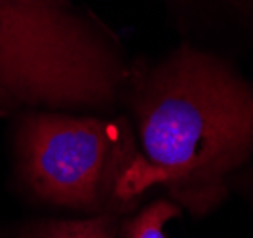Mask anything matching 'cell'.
<instances>
[{"mask_svg": "<svg viewBox=\"0 0 253 238\" xmlns=\"http://www.w3.org/2000/svg\"><path fill=\"white\" fill-rule=\"evenodd\" d=\"M23 179L42 200L78 212H126L147 192L124 118L29 111L17 128Z\"/></svg>", "mask_w": 253, "mask_h": 238, "instance_id": "3", "label": "cell"}, {"mask_svg": "<svg viewBox=\"0 0 253 238\" xmlns=\"http://www.w3.org/2000/svg\"><path fill=\"white\" fill-rule=\"evenodd\" d=\"M246 183L250 185V190H252V194H253V170H250V172L246 174Z\"/></svg>", "mask_w": 253, "mask_h": 238, "instance_id": "7", "label": "cell"}, {"mask_svg": "<svg viewBox=\"0 0 253 238\" xmlns=\"http://www.w3.org/2000/svg\"><path fill=\"white\" fill-rule=\"evenodd\" d=\"M183 29H217L253 40V0H160Z\"/></svg>", "mask_w": 253, "mask_h": 238, "instance_id": "4", "label": "cell"}, {"mask_svg": "<svg viewBox=\"0 0 253 238\" xmlns=\"http://www.w3.org/2000/svg\"><path fill=\"white\" fill-rule=\"evenodd\" d=\"M127 76L118 42L73 0H0V114L111 113Z\"/></svg>", "mask_w": 253, "mask_h": 238, "instance_id": "2", "label": "cell"}, {"mask_svg": "<svg viewBox=\"0 0 253 238\" xmlns=\"http://www.w3.org/2000/svg\"><path fill=\"white\" fill-rule=\"evenodd\" d=\"M135 126L147 190L202 217L230 194L253 158V82L227 57L183 42L129 67L122 99Z\"/></svg>", "mask_w": 253, "mask_h": 238, "instance_id": "1", "label": "cell"}, {"mask_svg": "<svg viewBox=\"0 0 253 238\" xmlns=\"http://www.w3.org/2000/svg\"><path fill=\"white\" fill-rule=\"evenodd\" d=\"M31 238H118V215L99 213L86 219L46 223Z\"/></svg>", "mask_w": 253, "mask_h": 238, "instance_id": "6", "label": "cell"}, {"mask_svg": "<svg viewBox=\"0 0 253 238\" xmlns=\"http://www.w3.org/2000/svg\"><path fill=\"white\" fill-rule=\"evenodd\" d=\"M181 215V208L169 198H156L122 223L118 238H168L166 223Z\"/></svg>", "mask_w": 253, "mask_h": 238, "instance_id": "5", "label": "cell"}]
</instances>
